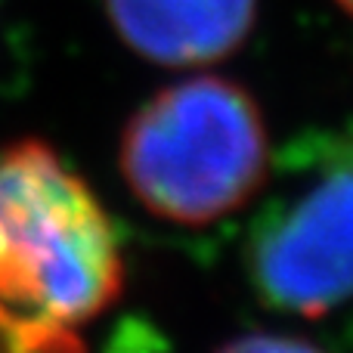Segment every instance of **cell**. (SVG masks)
I'll return each instance as SVG.
<instances>
[{"label": "cell", "mask_w": 353, "mask_h": 353, "mask_svg": "<svg viewBox=\"0 0 353 353\" xmlns=\"http://www.w3.org/2000/svg\"><path fill=\"white\" fill-rule=\"evenodd\" d=\"M124 292V251L87 180L37 137L0 146V353H87Z\"/></svg>", "instance_id": "6da1fadb"}, {"label": "cell", "mask_w": 353, "mask_h": 353, "mask_svg": "<svg viewBox=\"0 0 353 353\" xmlns=\"http://www.w3.org/2000/svg\"><path fill=\"white\" fill-rule=\"evenodd\" d=\"M338 3H341V6H344V10H347V12H350V16H353V0H338Z\"/></svg>", "instance_id": "8992f818"}, {"label": "cell", "mask_w": 353, "mask_h": 353, "mask_svg": "<svg viewBox=\"0 0 353 353\" xmlns=\"http://www.w3.org/2000/svg\"><path fill=\"white\" fill-rule=\"evenodd\" d=\"M118 168L149 214L180 226L217 223L267 186L261 105L214 74L168 84L128 118Z\"/></svg>", "instance_id": "7a4b0ae2"}, {"label": "cell", "mask_w": 353, "mask_h": 353, "mask_svg": "<svg viewBox=\"0 0 353 353\" xmlns=\"http://www.w3.org/2000/svg\"><path fill=\"white\" fill-rule=\"evenodd\" d=\"M137 56L168 68L226 59L254 28L257 0H99Z\"/></svg>", "instance_id": "277c9868"}, {"label": "cell", "mask_w": 353, "mask_h": 353, "mask_svg": "<svg viewBox=\"0 0 353 353\" xmlns=\"http://www.w3.org/2000/svg\"><path fill=\"white\" fill-rule=\"evenodd\" d=\"M245 267L267 307L316 319L353 298V130H307L270 161Z\"/></svg>", "instance_id": "3957f363"}, {"label": "cell", "mask_w": 353, "mask_h": 353, "mask_svg": "<svg viewBox=\"0 0 353 353\" xmlns=\"http://www.w3.org/2000/svg\"><path fill=\"white\" fill-rule=\"evenodd\" d=\"M217 353H325L313 341L298 335H276V332H251V335L232 338Z\"/></svg>", "instance_id": "5b68a950"}]
</instances>
